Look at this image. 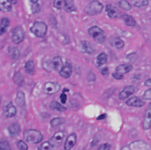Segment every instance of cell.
I'll return each mask as SVG.
<instances>
[{"label": "cell", "mask_w": 151, "mask_h": 150, "mask_svg": "<svg viewBox=\"0 0 151 150\" xmlns=\"http://www.w3.org/2000/svg\"><path fill=\"white\" fill-rule=\"evenodd\" d=\"M49 106L50 109L56 112H63L66 111L67 109L65 107L56 101H53L50 102Z\"/></svg>", "instance_id": "d4e9b609"}, {"label": "cell", "mask_w": 151, "mask_h": 150, "mask_svg": "<svg viewBox=\"0 0 151 150\" xmlns=\"http://www.w3.org/2000/svg\"><path fill=\"white\" fill-rule=\"evenodd\" d=\"M12 80L17 85H21L24 80V76L22 72L19 71L14 74Z\"/></svg>", "instance_id": "f546056e"}, {"label": "cell", "mask_w": 151, "mask_h": 150, "mask_svg": "<svg viewBox=\"0 0 151 150\" xmlns=\"http://www.w3.org/2000/svg\"><path fill=\"white\" fill-rule=\"evenodd\" d=\"M119 5L121 8L125 10H130L132 9V6L131 4L125 0H121L119 2Z\"/></svg>", "instance_id": "1f68e13d"}, {"label": "cell", "mask_w": 151, "mask_h": 150, "mask_svg": "<svg viewBox=\"0 0 151 150\" xmlns=\"http://www.w3.org/2000/svg\"><path fill=\"white\" fill-rule=\"evenodd\" d=\"M143 97L145 100H151V88L145 92Z\"/></svg>", "instance_id": "74e56055"}, {"label": "cell", "mask_w": 151, "mask_h": 150, "mask_svg": "<svg viewBox=\"0 0 151 150\" xmlns=\"http://www.w3.org/2000/svg\"><path fill=\"white\" fill-rule=\"evenodd\" d=\"M47 31V26L44 22L36 21L30 28V31L37 37L45 36Z\"/></svg>", "instance_id": "277c9868"}, {"label": "cell", "mask_w": 151, "mask_h": 150, "mask_svg": "<svg viewBox=\"0 0 151 150\" xmlns=\"http://www.w3.org/2000/svg\"><path fill=\"white\" fill-rule=\"evenodd\" d=\"M106 11L109 17L115 18L118 17L119 15V11L118 9L111 4H108L106 6Z\"/></svg>", "instance_id": "5bb4252c"}, {"label": "cell", "mask_w": 151, "mask_h": 150, "mask_svg": "<svg viewBox=\"0 0 151 150\" xmlns=\"http://www.w3.org/2000/svg\"><path fill=\"white\" fill-rule=\"evenodd\" d=\"M35 64L33 61L29 60L25 64L24 69L26 72L29 75H32L35 71Z\"/></svg>", "instance_id": "83f0119b"}, {"label": "cell", "mask_w": 151, "mask_h": 150, "mask_svg": "<svg viewBox=\"0 0 151 150\" xmlns=\"http://www.w3.org/2000/svg\"><path fill=\"white\" fill-rule=\"evenodd\" d=\"M132 2L134 6L137 8L145 7L149 4L148 0H132Z\"/></svg>", "instance_id": "4dcf8cb0"}, {"label": "cell", "mask_w": 151, "mask_h": 150, "mask_svg": "<svg viewBox=\"0 0 151 150\" xmlns=\"http://www.w3.org/2000/svg\"></svg>", "instance_id": "f5cc1de1"}, {"label": "cell", "mask_w": 151, "mask_h": 150, "mask_svg": "<svg viewBox=\"0 0 151 150\" xmlns=\"http://www.w3.org/2000/svg\"><path fill=\"white\" fill-rule=\"evenodd\" d=\"M100 71H101V74L104 75H107L109 73V69L107 68H103Z\"/></svg>", "instance_id": "7bdbcfd3"}, {"label": "cell", "mask_w": 151, "mask_h": 150, "mask_svg": "<svg viewBox=\"0 0 151 150\" xmlns=\"http://www.w3.org/2000/svg\"><path fill=\"white\" fill-rule=\"evenodd\" d=\"M135 92V88L132 85L126 86L120 92L119 97L121 100H124L130 97Z\"/></svg>", "instance_id": "7c38bea8"}, {"label": "cell", "mask_w": 151, "mask_h": 150, "mask_svg": "<svg viewBox=\"0 0 151 150\" xmlns=\"http://www.w3.org/2000/svg\"><path fill=\"white\" fill-rule=\"evenodd\" d=\"M133 68L132 65L129 64H121L116 68V72L121 74H126L128 73Z\"/></svg>", "instance_id": "4316f807"}, {"label": "cell", "mask_w": 151, "mask_h": 150, "mask_svg": "<svg viewBox=\"0 0 151 150\" xmlns=\"http://www.w3.org/2000/svg\"><path fill=\"white\" fill-rule=\"evenodd\" d=\"M17 110L12 102H7L3 107L4 115L6 118H11L16 115Z\"/></svg>", "instance_id": "9c48e42d"}, {"label": "cell", "mask_w": 151, "mask_h": 150, "mask_svg": "<svg viewBox=\"0 0 151 150\" xmlns=\"http://www.w3.org/2000/svg\"><path fill=\"white\" fill-rule=\"evenodd\" d=\"M111 45L117 49H121L124 46V42L120 38L117 37H112L109 41Z\"/></svg>", "instance_id": "ac0fdd59"}, {"label": "cell", "mask_w": 151, "mask_h": 150, "mask_svg": "<svg viewBox=\"0 0 151 150\" xmlns=\"http://www.w3.org/2000/svg\"><path fill=\"white\" fill-rule=\"evenodd\" d=\"M1 97H0V105H1Z\"/></svg>", "instance_id": "816d5d0a"}, {"label": "cell", "mask_w": 151, "mask_h": 150, "mask_svg": "<svg viewBox=\"0 0 151 150\" xmlns=\"http://www.w3.org/2000/svg\"><path fill=\"white\" fill-rule=\"evenodd\" d=\"M73 67L70 63L66 62L60 70V75L65 78H68L70 77L73 74Z\"/></svg>", "instance_id": "8fae6325"}, {"label": "cell", "mask_w": 151, "mask_h": 150, "mask_svg": "<svg viewBox=\"0 0 151 150\" xmlns=\"http://www.w3.org/2000/svg\"><path fill=\"white\" fill-rule=\"evenodd\" d=\"M34 5H33L32 8V10L33 13H36L37 11H39L40 10V8H39V5L36 4V3L34 4Z\"/></svg>", "instance_id": "ee69618b"}, {"label": "cell", "mask_w": 151, "mask_h": 150, "mask_svg": "<svg viewBox=\"0 0 151 150\" xmlns=\"http://www.w3.org/2000/svg\"><path fill=\"white\" fill-rule=\"evenodd\" d=\"M15 102L19 107H23L25 105V96L23 91H19L17 92Z\"/></svg>", "instance_id": "44dd1931"}, {"label": "cell", "mask_w": 151, "mask_h": 150, "mask_svg": "<svg viewBox=\"0 0 151 150\" xmlns=\"http://www.w3.org/2000/svg\"><path fill=\"white\" fill-rule=\"evenodd\" d=\"M23 136L26 141L32 144L39 143L43 139V136L41 133L35 129H26L23 133Z\"/></svg>", "instance_id": "6da1fadb"}, {"label": "cell", "mask_w": 151, "mask_h": 150, "mask_svg": "<svg viewBox=\"0 0 151 150\" xmlns=\"http://www.w3.org/2000/svg\"><path fill=\"white\" fill-rule=\"evenodd\" d=\"M52 66L56 70L60 71L63 66V61L60 56H55L53 59L52 61Z\"/></svg>", "instance_id": "484cf974"}, {"label": "cell", "mask_w": 151, "mask_h": 150, "mask_svg": "<svg viewBox=\"0 0 151 150\" xmlns=\"http://www.w3.org/2000/svg\"><path fill=\"white\" fill-rule=\"evenodd\" d=\"M88 79L90 81L91 80V77H92L93 80H95V79H94V77H95V75L93 73H90L89 75L88 76Z\"/></svg>", "instance_id": "c3c4849f"}, {"label": "cell", "mask_w": 151, "mask_h": 150, "mask_svg": "<svg viewBox=\"0 0 151 150\" xmlns=\"http://www.w3.org/2000/svg\"><path fill=\"white\" fill-rule=\"evenodd\" d=\"M126 103L128 106L137 107H142L145 104V102H144L137 97H133L130 98Z\"/></svg>", "instance_id": "4fadbf2b"}, {"label": "cell", "mask_w": 151, "mask_h": 150, "mask_svg": "<svg viewBox=\"0 0 151 150\" xmlns=\"http://www.w3.org/2000/svg\"><path fill=\"white\" fill-rule=\"evenodd\" d=\"M65 135L66 133L64 131H58L50 138L49 142L54 148H58L62 144Z\"/></svg>", "instance_id": "8992f818"}, {"label": "cell", "mask_w": 151, "mask_h": 150, "mask_svg": "<svg viewBox=\"0 0 151 150\" xmlns=\"http://www.w3.org/2000/svg\"><path fill=\"white\" fill-rule=\"evenodd\" d=\"M112 76L114 78L117 79V80H121L124 77L123 74H121V73L117 72L116 73H113L112 74Z\"/></svg>", "instance_id": "60d3db41"}, {"label": "cell", "mask_w": 151, "mask_h": 150, "mask_svg": "<svg viewBox=\"0 0 151 150\" xmlns=\"http://www.w3.org/2000/svg\"><path fill=\"white\" fill-rule=\"evenodd\" d=\"M76 141V135L75 133L70 135L65 141L64 149L66 150L71 149L75 145Z\"/></svg>", "instance_id": "2e32d148"}, {"label": "cell", "mask_w": 151, "mask_h": 150, "mask_svg": "<svg viewBox=\"0 0 151 150\" xmlns=\"http://www.w3.org/2000/svg\"><path fill=\"white\" fill-rule=\"evenodd\" d=\"M25 36L24 30L21 26H15L12 31V39L15 44H19L24 41Z\"/></svg>", "instance_id": "5b68a950"}, {"label": "cell", "mask_w": 151, "mask_h": 150, "mask_svg": "<svg viewBox=\"0 0 151 150\" xmlns=\"http://www.w3.org/2000/svg\"><path fill=\"white\" fill-rule=\"evenodd\" d=\"M10 24V20L8 18H3L0 20V35L5 33Z\"/></svg>", "instance_id": "d6986e66"}, {"label": "cell", "mask_w": 151, "mask_h": 150, "mask_svg": "<svg viewBox=\"0 0 151 150\" xmlns=\"http://www.w3.org/2000/svg\"><path fill=\"white\" fill-rule=\"evenodd\" d=\"M111 148V146L110 144L108 143L104 144H102L101 146L99 147L98 149L100 150H108L110 149Z\"/></svg>", "instance_id": "b9f144b4"}, {"label": "cell", "mask_w": 151, "mask_h": 150, "mask_svg": "<svg viewBox=\"0 0 151 150\" xmlns=\"http://www.w3.org/2000/svg\"><path fill=\"white\" fill-rule=\"evenodd\" d=\"M8 131L10 136L11 137L17 136L20 134L21 128L17 123H12L8 128Z\"/></svg>", "instance_id": "9a60e30c"}, {"label": "cell", "mask_w": 151, "mask_h": 150, "mask_svg": "<svg viewBox=\"0 0 151 150\" xmlns=\"http://www.w3.org/2000/svg\"><path fill=\"white\" fill-rule=\"evenodd\" d=\"M10 144L7 140L2 139L0 141V150H9Z\"/></svg>", "instance_id": "e575fe53"}, {"label": "cell", "mask_w": 151, "mask_h": 150, "mask_svg": "<svg viewBox=\"0 0 151 150\" xmlns=\"http://www.w3.org/2000/svg\"><path fill=\"white\" fill-rule=\"evenodd\" d=\"M127 58L128 60L131 61H135L137 60V55L136 53H133L129 54L127 56Z\"/></svg>", "instance_id": "ab89813d"}, {"label": "cell", "mask_w": 151, "mask_h": 150, "mask_svg": "<svg viewBox=\"0 0 151 150\" xmlns=\"http://www.w3.org/2000/svg\"><path fill=\"white\" fill-rule=\"evenodd\" d=\"M13 4H16L17 3V0H9Z\"/></svg>", "instance_id": "681fc988"}, {"label": "cell", "mask_w": 151, "mask_h": 150, "mask_svg": "<svg viewBox=\"0 0 151 150\" xmlns=\"http://www.w3.org/2000/svg\"><path fill=\"white\" fill-rule=\"evenodd\" d=\"M151 126V108L146 110L144 119L143 127L145 130H149Z\"/></svg>", "instance_id": "e0dca14e"}, {"label": "cell", "mask_w": 151, "mask_h": 150, "mask_svg": "<svg viewBox=\"0 0 151 150\" xmlns=\"http://www.w3.org/2000/svg\"><path fill=\"white\" fill-rule=\"evenodd\" d=\"M29 1H30L32 3L35 4L39 0H29Z\"/></svg>", "instance_id": "f907efd6"}, {"label": "cell", "mask_w": 151, "mask_h": 150, "mask_svg": "<svg viewBox=\"0 0 151 150\" xmlns=\"http://www.w3.org/2000/svg\"><path fill=\"white\" fill-rule=\"evenodd\" d=\"M107 62V55L104 53H100L97 57V63L99 66L106 64Z\"/></svg>", "instance_id": "f1b7e54d"}, {"label": "cell", "mask_w": 151, "mask_h": 150, "mask_svg": "<svg viewBox=\"0 0 151 150\" xmlns=\"http://www.w3.org/2000/svg\"><path fill=\"white\" fill-rule=\"evenodd\" d=\"M64 8L65 11L69 13L75 11L76 10L73 0H65Z\"/></svg>", "instance_id": "cb8c5ba5"}, {"label": "cell", "mask_w": 151, "mask_h": 150, "mask_svg": "<svg viewBox=\"0 0 151 150\" xmlns=\"http://www.w3.org/2000/svg\"><path fill=\"white\" fill-rule=\"evenodd\" d=\"M8 55L10 59L16 60L20 57V51L16 47H10L8 48Z\"/></svg>", "instance_id": "ffe728a7"}, {"label": "cell", "mask_w": 151, "mask_h": 150, "mask_svg": "<svg viewBox=\"0 0 151 150\" xmlns=\"http://www.w3.org/2000/svg\"><path fill=\"white\" fill-rule=\"evenodd\" d=\"M151 149L150 146L145 142L137 141L131 143L127 146H124L122 149L145 150H150Z\"/></svg>", "instance_id": "52a82bcc"}, {"label": "cell", "mask_w": 151, "mask_h": 150, "mask_svg": "<svg viewBox=\"0 0 151 150\" xmlns=\"http://www.w3.org/2000/svg\"><path fill=\"white\" fill-rule=\"evenodd\" d=\"M104 6L99 1H91L85 7L84 11L87 15L93 16L98 15L102 12Z\"/></svg>", "instance_id": "3957f363"}, {"label": "cell", "mask_w": 151, "mask_h": 150, "mask_svg": "<svg viewBox=\"0 0 151 150\" xmlns=\"http://www.w3.org/2000/svg\"><path fill=\"white\" fill-rule=\"evenodd\" d=\"M141 75H135L133 76L132 77V80L133 81H137L141 78Z\"/></svg>", "instance_id": "f6af8a7d"}, {"label": "cell", "mask_w": 151, "mask_h": 150, "mask_svg": "<svg viewBox=\"0 0 151 150\" xmlns=\"http://www.w3.org/2000/svg\"><path fill=\"white\" fill-rule=\"evenodd\" d=\"M121 18L124 21L126 25L129 27H134L136 25V22L134 18L127 14H123L121 16Z\"/></svg>", "instance_id": "7402d4cb"}, {"label": "cell", "mask_w": 151, "mask_h": 150, "mask_svg": "<svg viewBox=\"0 0 151 150\" xmlns=\"http://www.w3.org/2000/svg\"><path fill=\"white\" fill-rule=\"evenodd\" d=\"M40 150H50L55 149L54 148L50 143L49 142H44L43 143L40 144L38 148Z\"/></svg>", "instance_id": "836d02e7"}, {"label": "cell", "mask_w": 151, "mask_h": 150, "mask_svg": "<svg viewBox=\"0 0 151 150\" xmlns=\"http://www.w3.org/2000/svg\"><path fill=\"white\" fill-rule=\"evenodd\" d=\"M17 146L19 149L27 150L28 149L27 144L23 141H19L17 142Z\"/></svg>", "instance_id": "d590c367"}, {"label": "cell", "mask_w": 151, "mask_h": 150, "mask_svg": "<svg viewBox=\"0 0 151 150\" xmlns=\"http://www.w3.org/2000/svg\"><path fill=\"white\" fill-rule=\"evenodd\" d=\"M106 117V114H101V115H99L98 118H97L96 119L98 120L104 119H105Z\"/></svg>", "instance_id": "7dc6e473"}, {"label": "cell", "mask_w": 151, "mask_h": 150, "mask_svg": "<svg viewBox=\"0 0 151 150\" xmlns=\"http://www.w3.org/2000/svg\"><path fill=\"white\" fill-rule=\"evenodd\" d=\"M61 85L59 83L55 82H48L43 86V92L46 94L52 95L59 91Z\"/></svg>", "instance_id": "ba28073f"}, {"label": "cell", "mask_w": 151, "mask_h": 150, "mask_svg": "<svg viewBox=\"0 0 151 150\" xmlns=\"http://www.w3.org/2000/svg\"><path fill=\"white\" fill-rule=\"evenodd\" d=\"M63 0H55L54 2V6L57 9H61L63 5Z\"/></svg>", "instance_id": "f35d334b"}, {"label": "cell", "mask_w": 151, "mask_h": 150, "mask_svg": "<svg viewBox=\"0 0 151 150\" xmlns=\"http://www.w3.org/2000/svg\"><path fill=\"white\" fill-rule=\"evenodd\" d=\"M12 5L9 0H0V11L3 12H10Z\"/></svg>", "instance_id": "603a6c76"}, {"label": "cell", "mask_w": 151, "mask_h": 150, "mask_svg": "<svg viewBox=\"0 0 151 150\" xmlns=\"http://www.w3.org/2000/svg\"><path fill=\"white\" fill-rule=\"evenodd\" d=\"M64 122V120L60 118H54L50 121V125L53 128L57 127Z\"/></svg>", "instance_id": "d6a6232c"}, {"label": "cell", "mask_w": 151, "mask_h": 150, "mask_svg": "<svg viewBox=\"0 0 151 150\" xmlns=\"http://www.w3.org/2000/svg\"><path fill=\"white\" fill-rule=\"evenodd\" d=\"M80 49L82 53L89 54L93 53L95 51L93 45L86 41H83L80 42Z\"/></svg>", "instance_id": "30bf717a"}, {"label": "cell", "mask_w": 151, "mask_h": 150, "mask_svg": "<svg viewBox=\"0 0 151 150\" xmlns=\"http://www.w3.org/2000/svg\"><path fill=\"white\" fill-rule=\"evenodd\" d=\"M88 33L96 42L100 44L104 42L106 38L104 31L97 26L90 27L88 30Z\"/></svg>", "instance_id": "7a4b0ae2"}, {"label": "cell", "mask_w": 151, "mask_h": 150, "mask_svg": "<svg viewBox=\"0 0 151 150\" xmlns=\"http://www.w3.org/2000/svg\"><path fill=\"white\" fill-rule=\"evenodd\" d=\"M68 91H69V90H66V89H64L63 93L60 96V100H61V102L63 104H65L66 103V100H67V96L65 94V92Z\"/></svg>", "instance_id": "8d00e7d4"}, {"label": "cell", "mask_w": 151, "mask_h": 150, "mask_svg": "<svg viewBox=\"0 0 151 150\" xmlns=\"http://www.w3.org/2000/svg\"><path fill=\"white\" fill-rule=\"evenodd\" d=\"M145 85L146 86H151V78L145 81Z\"/></svg>", "instance_id": "bcb514c9"}]
</instances>
